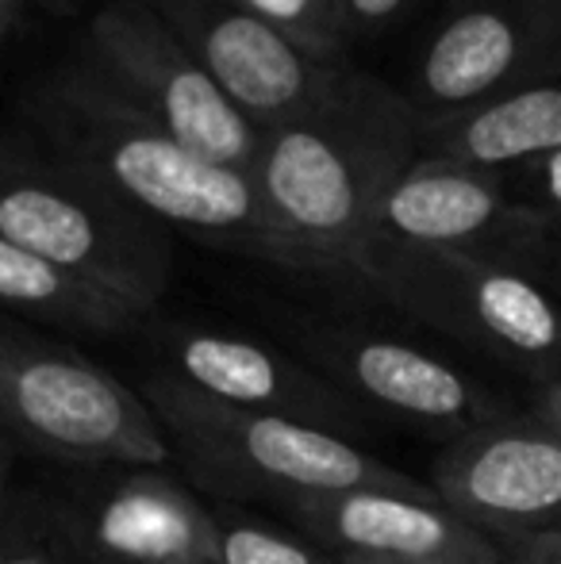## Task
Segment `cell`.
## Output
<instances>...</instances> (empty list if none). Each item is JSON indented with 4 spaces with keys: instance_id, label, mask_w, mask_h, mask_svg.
Here are the masks:
<instances>
[{
    "instance_id": "obj_1",
    "label": "cell",
    "mask_w": 561,
    "mask_h": 564,
    "mask_svg": "<svg viewBox=\"0 0 561 564\" xmlns=\"http://www.w3.org/2000/svg\"><path fill=\"white\" fill-rule=\"evenodd\" d=\"M412 119L374 82H343L312 108L262 131L255 181L273 224L308 269L366 276L374 216L408 170Z\"/></svg>"
},
{
    "instance_id": "obj_2",
    "label": "cell",
    "mask_w": 561,
    "mask_h": 564,
    "mask_svg": "<svg viewBox=\"0 0 561 564\" xmlns=\"http://www.w3.org/2000/svg\"><path fill=\"white\" fill-rule=\"evenodd\" d=\"M46 131L69 165L89 173L154 224L308 269L296 246L273 224L255 173L216 165L185 150L123 105L108 85L66 82L54 89Z\"/></svg>"
},
{
    "instance_id": "obj_3",
    "label": "cell",
    "mask_w": 561,
    "mask_h": 564,
    "mask_svg": "<svg viewBox=\"0 0 561 564\" xmlns=\"http://www.w3.org/2000/svg\"><path fill=\"white\" fill-rule=\"evenodd\" d=\"M142 403L154 411L185 457L216 484H255L278 503L346 491H427L412 476L369 457L343 434L266 411L208 400L173 377L147 380Z\"/></svg>"
},
{
    "instance_id": "obj_4",
    "label": "cell",
    "mask_w": 561,
    "mask_h": 564,
    "mask_svg": "<svg viewBox=\"0 0 561 564\" xmlns=\"http://www.w3.org/2000/svg\"><path fill=\"white\" fill-rule=\"evenodd\" d=\"M0 238L97 284L147 315L165 289V246L150 219L77 165L0 150Z\"/></svg>"
},
{
    "instance_id": "obj_5",
    "label": "cell",
    "mask_w": 561,
    "mask_h": 564,
    "mask_svg": "<svg viewBox=\"0 0 561 564\" xmlns=\"http://www.w3.org/2000/svg\"><path fill=\"white\" fill-rule=\"evenodd\" d=\"M0 442L89 465L158 468L173 457L139 392L82 354L0 327Z\"/></svg>"
},
{
    "instance_id": "obj_6",
    "label": "cell",
    "mask_w": 561,
    "mask_h": 564,
    "mask_svg": "<svg viewBox=\"0 0 561 564\" xmlns=\"http://www.w3.org/2000/svg\"><path fill=\"white\" fill-rule=\"evenodd\" d=\"M108 89L193 154L255 173L262 127L235 108L208 69L142 0H112L89 23Z\"/></svg>"
},
{
    "instance_id": "obj_7",
    "label": "cell",
    "mask_w": 561,
    "mask_h": 564,
    "mask_svg": "<svg viewBox=\"0 0 561 564\" xmlns=\"http://www.w3.org/2000/svg\"><path fill=\"white\" fill-rule=\"evenodd\" d=\"M366 281L450 335L524 365H554L561 377V307L504 261L374 238Z\"/></svg>"
},
{
    "instance_id": "obj_8",
    "label": "cell",
    "mask_w": 561,
    "mask_h": 564,
    "mask_svg": "<svg viewBox=\"0 0 561 564\" xmlns=\"http://www.w3.org/2000/svg\"><path fill=\"white\" fill-rule=\"evenodd\" d=\"M255 127L312 112L338 77L235 0H142Z\"/></svg>"
},
{
    "instance_id": "obj_9",
    "label": "cell",
    "mask_w": 561,
    "mask_h": 564,
    "mask_svg": "<svg viewBox=\"0 0 561 564\" xmlns=\"http://www.w3.org/2000/svg\"><path fill=\"white\" fill-rule=\"evenodd\" d=\"M434 496L485 534L561 530V438L547 423L470 426L434 460Z\"/></svg>"
},
{
    "instance_id": "obj_10",
    "label": "cell",
    "mask_w": 561,
    "mask_h": 564,
    "mask_svg": "<svg viewBox=\"0 0 561 564\" xmlns=\"http://www.w3.org/2000/svg\"><path fill=\"white\" fill-rule=\"evenodd\" d=\"M335 557L381 564H511L508 553L439 503L434 491H346L281 503Z\"/></svg>"
},
{
    "instance_id": "obj_11",
    "label": "cell",
    "mask_w": 561,
    "mask_h": 564,
    "mask_svg": "<svg viewBox=\"0 0 561 564\" xmlns=\"http://www.w3.org/2000/svg\"><path fill=\"white\" fill-rule=\"evenodd\" d=\"M542 219L508 200L493 173L454 165L446 158L416 162L385 188L374 216V238L420 250H457L477 258V242L516 235L531 246Z\"/></svg>"
},
{
    "instance_id": "obj_12",
    "label": "cell",
    "mask_w": 561,
    "mask_h": 564,
    "mask_svg": "<svg viewBox=\"0 0 561 564\" xmlns=\"http://www.w3.org/2000/svg\"><path fill=\"white\" fill-rule=\"evenodd\" d=\"M170 349L173 369H177L173 380L208 395V400L300 419V423H312L331 434L354 423V411L338 400L335 388L315 380L289 357L270 354L258 341L208 335V330H181Z\"/></svg>"
},
{
    "instance_id": "obj_13",
    "label": "cell",
    "mask_w": 561,
    "mask_h": 564,
    "mask_svg": "<svg viewBox=\"0 0 561 564\" xmlns=\"http://www.w3.org/2000/svg\"><path fill=\"white\" fill-rule=\"evenodd\" d=\"M561 35V0L485 4L454 15L427 46L420 89L431 105L462 108L496 93Z\"/></svg>"
},
{
    "instance_id": "obj_14",
    "label": "cell",
    "mask_w": 561,
    "mask_h": 564,
    "mask_svg": "<svg viewBox=\"0 0 561 564\" xmlns=\"http://www.w3.org/2000/svg\"><path fill=\"white\" fill-rule=\"evenodd\" d=\"M308 354L320 357L323 369L346 380L358 395L385 403L408 419L462 426L493 423V408L473 388V380L404 341L320 335L308 341Z\"/></svg>"
},
{
    "instance_id": "obj_15",
    "label": "cell",
    "mask_w": 561,
    "mask_h": 564,
    "mask_svg": "<svg viewBox=\"0 0 561 564\" xmlns=\"http://www.w3.org/2000/svg\"><path fill=\"white\" fill-rule=\"evenodd\" d=\"M82 530L116 564H216V519L150 468L85 507Z\"/></svg>"
},
{
    "instance_id": "obj_16",
    "label": "cell",
    "mask_w": 561,
    "mask_h": 564,
    "mask_svg": "<svg viewBox=\"0 0 561 564\" xmlns=\"http://www.w3.org/2000/svg\"><path fill=\"white\" fill-rule=\"evenodd\" d=\"M439 158L477 173L531 165L561 150V85H527L504 93L439 134Z\"/></svg>"
},
{
    "instance_id": "obj_17",
    "label": "cell",
    "mask_w": 561,
    "mask_h": 564,
    "mask_svg": "<svg viewBox=\"0 0 561 564\" xmlns=\"http://www.w3.org/2000/svg\"><path fill=\"white\" fill-rule=\"evenodd\" d=\"M0 307L85 335H116L142 315L120 296L35 258L8 238H0Z\"/></svg>"
},
{
    "instance_id": "obj_18",
    "label": "cell",
    "mask_w": 561,
    "mask_h": 564,
    "mask_svg": "<svg viewBox=\"0 0 561 564\" xmlns=\"http://www.w3.org/2000/svg\"><path fill=\"white\" fill-rule=\"evenodd\" d=\"M235 4L278 28L315 62L331 58L338 46V23H343L338 0H235Z\"/></svg>"
},
{
    "instance_id": "obj_19",
    "label": "cell",
    "mask_w": 561,
    "mask_h": 564,
    "mask_svg": "<svg viewBox=\"0 0 561 564\" xmlns=\"http://www.w3.org/2000/svg\"><path fill=\"white\" fill-rule=\"evenodd\" d=\"M216 564H335L258 522H216Z\"/></svg>"
},
{
    "instance_id": "obj_20",
    "label": "cell",
    "mask_w": 561,
    "mask_h": 564,
    "mask_svg": "<svg viewBox=\"0 0 561 564\" xmlns=\"http://www.w3.org/2000/svg\"><path fill=\"white\" fill-rule=\"evenodd\" d=\"M524 181L531 185V193L542 200L547 212H561V150L531 162V170L524 173Z\"/></svg>"
},
{
    "instance_id": "obj_21",
    "label": "cell",
    "mask_w": 561,
    "mask_h": 564,
    "mask_svg": "<svg viewBox=\"0 0 561 564\" xmlns=\"http://www.w3.org/2000/svg\"><path fill=\"white\" fill-rule=\"evenodd\" d=\"M404 4L408 0H338V12L362 28H377V23L392 20Z\"/></svg>"
},
{
    "instance_id": "obj_22",
    "label": "cell",
    "mask_w": 561,
    "mask_h": 564,
    "mask_svg": "<svg viewBox=\"0 0 561 564\" xmlns=\"http://www.w3.org/2000/svg\"><path fill=\"white\" fill-rule=\"evenodd\" d=\"M511 564H561V530H547V534L524 538Z\"/></svg>"
},
{
    "instance_id": "obj_23",
    "label": "cell",
    "mask_w": 561,
    "mask_h": 564,
    "mask_svg": "<svg viewBox=\"0 0 561 564\" xmlns=\"http://www.w3.org/2000/svg\"><path fill=\"white\" fill-rule=\"evenodd\" d=\"M539 423H547L550 431L561 438V377L550 380L547 388H542V400H539Z\"/></svg>"
},
{
    "instance_id": "obj_24",
    "label": "cell",
    "mask_w": 561,
    "mask_h": 564,
    "mask_svg": "<svg viewBox=\"0 0 561 564\" xmlns=\"http://www.w3.org/2000/svg\"><path fill=\"white\" fill-rule=\"evenodd\" d=\"M15 12H20V0H0V39L8 35V28H12Z\"/></svg>"
},
{
    "instance_id": "obj_25",
    "label": "cell",
    "mask_w": 561,
    "mask_h": 564,
    "mask_svg": "<svg viewBox=\"0 0 561 564\" xmlns=\"http://www.w3.org/2000/svg\"><path fill=\"white\" fill-rule=\"evenodd\" d=\"M0 564H51V561L39 557V553H15V557H0Z\"/></svg>"
},
{
    "instance_id": "obj_26",
    "label": "cell",
    "mask_w": 561,
    "mask_h": 564,
    "mask_svg": "<svg viewBox=\"0 0 561 564\" xmlns=\"http://www.w3.org/2000/svg\"><path fill=\"white\" fill-rule=\"evenodd\" d=\"M0 507H4V442H0Z\"/></svg>"
},
{
    "instance_id": "obj_27",
    "label": "cell",
    "mask_w": 561,
    "mask_h": 564,
    "mask_svg": "<svg viewBox=\"0 0 561 564\" xmlns=\"http://www.w3.org/2000/svg\"><path fill=\"white\" fill-rule=\"evenodd\" d=\"M335 557V553H331ZM335 564H381V561H366V557H335Z\"/></svg>"
}]
</instances>
